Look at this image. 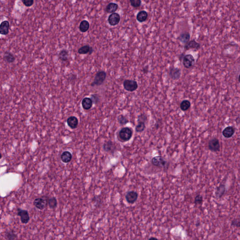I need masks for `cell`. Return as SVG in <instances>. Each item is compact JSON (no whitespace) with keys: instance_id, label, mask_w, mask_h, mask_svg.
<instances>
[{"instance_id":"cell-14","label":"cell","mask_w":240,"mask_h":240,"mask_svg":"<svg viewBox=\"0 0 240 240\" xmlns=\"http://www.w3.org/2000/svg\"><path fill=\"white\" fill-rule=\"evenodd\" d=\"M67 124L71 129H75L77 128L78 124V120L75 116H70L67 120Z\"/></svg>"},{"instance_id":"cell-31","label":"cell","mask_w":240,"mask_h":240,"mask_svg":"<svg viewBox=\"0 0 240 240\" xmlns=\"http://www.w3.org/2000/svg\"><path fill=\"white\" fill-rule=\"evenodd\" d=\"M146 124L144 122H139L135 128V130L137 133H141L143 132L144 130L146 129Z\"/></svg>"},{"instance_id":"cell-41","label":"cell","mask_w":240,"mask_h":240,"mask_svg":"<svg viewBox=\"0 0 240 240\" xmlns=\"http://www.w3.org/2000/svg\"><path fill=\"white\" fill-rule=\"evenodd\" d=\"M238 80H239V82H240V74L239 75V78H238Z\"/></svg>"},{"instance_id":"cell-8","label":"cell","mask_w":240,"mask_h":240,"mask_svg":"<svg viewBox=\"0 0 240 240\" xmlns=\"http://www.w3.org/2000/svg\"><path fill=\"white\" fill-rule=\"evenodd\" d=\"M151 163L154 166L158 168H164L167 163L166 160L161 156H156L153 158L151 160Z\"/></svg>"},{"instance_id":"cell-20","label":"cell","mask_w":240,"mask_h":240,"mask_svg":"<svg viewBox=\"0 0 240 240\" xmlns=\"http://www.w3.org/2000/svg\"><path fill=\"white\" fill-rule=\"evenodd\" d=\"M118 5L117 4L115 3H110L108 4L106 8V12L108 13H113L118 10Z\"/></svg>"},{"instance_id":"cell-32","label":"cell","mask_w":240,"mask_h":240,"mask_svg":"<svg viewBox=\"0 0 240 240\" xmlns=\"http://www.w3.org/2000/svg\"><path fill=\"white\" fill-rule=\"evenodd\" d=\"M130 1L132 7L135 8H137L141 6V0H130Z\"/></svg>"},{"instance_id":"cell-7","label":"cell","mask_w":240,"mask_h":240,"mask_svg":"<svg viewBox=\"0 0 240 240\" xmlns=\"http://www.w3.org/2000/svg\"><path fill=\"white\" fill-rule=\"evenodd\" d=\"M220 144L218 139L214 138L210 140L208 143V148L213 152H218L220 151Z\"/></svg>"},{"instance_id":"cell-23","label":"cell","mask_w":240,"mask_h":240,"mask_svg":"<svg viewBox=\"0 0 240 240\" xmlns=\"http://www.w3.org/2000/svg\"><path fill=\"white\" fill-rule=\"evenodd\" d=\"M179 40L183 44H186L190 39V34L188 32H183L181 33L178 38Z\"/></svg>"},{"instance_id":"cell-19","label":"cell","mask_w":240,"mask_h":240,"mask_svg":"<svg viewBox=\"0 0 240 240\" xmlns=\"http://www.w3.org/2000/svg\"><path fill=\"white\" fill-rule=\"evenodd\" d=\"M72 155L71 153L69 151H65L61 155V158L63 162L67 163L71 161L72 160Z\"/></svg>"},{"instance_id":"cell-15","label":"cell","mask_w":240,"mask_h":240,"mask_svg":"<svg viewBox=\"0 0 240 240\" xmlns=\"http://www.w3.org/2000/svg\"><path fill=\"white\" fill-rule=\"evenodd\" d=\"M93 102H94L91 99L88 97H85L82 100V105L83 108L87 110L91 109L93 105Z\"/></svg>"},{"instance_id":"cell-21","label":"cell","mask_w":240,"mask_h":240,"mask_svg":"<svg viewBox=\"0 0 240 240\" xmlns=\"http://www.w3.org/2000/svg\"><path fill=\"white\" fill-rule=\"evenodd\" d=\"M4 60L7 63H11L14 62L15 61V57L12 53L7 51L4 53Z\"/></svg>"},{"instance_id":"cell-3","label":"cell","mask_w":240,"mask_h":240,"mask_svg":"<svg viewBox=\"0 0 240 240\" xmlns=\"http://www.w3.org/2000/svg\"><path fill=\"white\" fill-rule=\"evenodd\" d=\"M123 87L127 91L133 92L137 90L138 88V84L136 81L133 80L126 79L123 83Z\"/></svg>"},{"instance_id":"cell-5","label":"cell","mask_w":240,"mask_h":240,"mask_svg":"<svg viewBox=\"0 0 240 240\" xmlns=\"http://www.w3.org/2000/svg\"><path fill=\"white\" fill-rule=\"evenodd\" d=\"M18 215L20 217L21 221L23 224H27L30 220V216L28 212L26 210L22 209L21 208H18L17 210Z\"/></svg>"},{"instance_id":"cell-37","label":"cell","mask_w":240,"mask_h":240,"mask_svg":"<svg viewBox=\"0 0 240 240\" xmlns=\"http://www.w3.org/2000/svg\"><path fill=\"white\" fill-rule=\"evenodd\" d=\"M91 97H92V98L91 99H92L93 102H94L95 103L98 102L99 101V96L98 95H91Z\"/></svg>"},{"instance_id":"cell-35","label":"cell","mask_w":240,"mask_h":240,"mask_svg":"<svg viewBox=\"0 0 240 240\" xmlns=\"http://www.w3.org/2000/svg\"><path fill=\"white\" fill-rule=\"evenodd\" d=\"M22 3L26 7H31L34 3V0H22Z\"/></svg>"},{"instance_id":"cell-1","label":"cell","mask_w":240,"mask_h":240,"mask_svg":"<svg viewBox=\"0 0 240 240\" xmlns=\"http://www.w3.org/2000/svg\"><path fill=\"white\" fill-rule=\"evenodd\" d=\"M133 131L131 128L124 127L119 132V139L122 142H127L132 137Z\"/></svg>"},{"instance_id":"cell-33","label":"cell","mask_w":240,"mask_h":240,"mask_svg":"<svg viewBox=\"0 0 240 240\" xmlns=\"http://www.w3.org/2000/svg\"><path fill=\"white\" fill-rule=\"evenodd\" d=\"M147 116L146 114H142L138 116L137 117V122H144L146 123V122L147 121Z\"/></svg>"},{"instance_id":"cell-13","label":"cell","mask_w":240,"mask_h":240,"mask_svg":"<svg viewBox=\"0 0 240 240\" xmlns=\"http://www.w3.org/2000/svg\"><path fill=\"white\" fill-rule=\"evenodd\" d=\"M10 23L8 21H4L0 25V33L4 35H6L9 32Z\"/></svg>"},{"instance_id":"cell-38","label":"cell","mask_w":240,"mask_h":240,"mask_svg":"<svg viewBox=\"0 0 240 240\" xmlns=\"http://www.w3.org/2000/svg\"><path fill=\"white\" fill-rule=\"evenodd\" d=\"M94 49H92V47L91 46V49H90V52H89V53H88L89 55H91V54H92V53L94 52Z\"/></svg>"},{"instance_id":"cell-24","label":"cell","mask_w":240,"mask_h":240,"mask_svg":"<svg viewBox=\"0 0 240 240\" xmlns=\"http://www.w3.org/2000/svg\"><path fill=\"white\" fill-rule=\"evenodd\" d=\"M90 27L89 23L87 20H83L79 25V29L82 32H85L89 30Z\"/></svg>"},{"instance_id":"cell-9","label":"cell","mask_w":240,"mask_h":240,"mask_svg":"<svg viewBox=\"0 0 240 240\" xmlns=\"http://www.w3.org/2000/svg\"><path fill=\"white\" fill-rule=\"evenodd\" d=\"M169 76L173 80H178L181 77V70L179 68H175L174 67H171L169 70Z\"/></svg>"},{"instance_id":"cell-30","label":"cell","mask_w":240,"mask_h":240,"mask_svg":"<svg viewBox=\"0 0 240 240\" xmlns=\"http://www.w3.org/2000/svg\"><path fill=\"white\" fill-rule=\"evenodd\" d=\"M91 46L89 45H85L84 46L81 47L78 50V53L80 55H85L87 53H89L90 52Z\"/></svg>"},{"instance_id":"cell-28","label":"cell","mask_w":240,"mask_h":240,"mask_svg":"<svg viewBox=\"0 0 240 240\" xmlns=\"http://www.w3.org/2000/svg\"><path fill=\"white\" fill-rule=\"evenodd\" d=\"M5 238L6 240H15L18 238V235L13 231H10L5 233Z\"/></svg>"},{"instance_id":"cell-12","label":"cell","mask_w":240,"mask_h":240,"mask_svg":"<svg viewBox=\"0 0 240 240\" xmlns=\"http://www.w3.org/2000/svg\"><path fill=\"white\" fill-rule=\"evenodd\" d=\"M125 198L127 202L130 203H134L137 200L138 194L136 192L131 191L127 193Z\"/></svg>"},{"instance_id":"cell-11","label":"cell","mask_w":240,"mask_h":240,"mask_svg":"<svg viewBox=\"0 0 240 240\" xmlns=\"http://www.w3.org/2000/svg\"><path fill=\"white\" fill-rule=\"evenodd\" d=\"M184 48L185 50H189V49L198 50L200 48V44H199L198 43L196 42L195 40L193 39V40L189 41L188 42L185 44Z\"/></svg>"},{"instance_id":"cell-16","label":"cell","mask_w":240,"mask_h":240,"mask_svg":"<svg viewBox=\"0 0 240 240\" xmlns=\"http://www.w3.org/2000/svg\"><path fill=\"white\" fill-rule=\"evenodd\" d=\"M103 149L105 151L108 153L113 152L115 148V144L111 141H107L103 144Z\"/></svg>"},{"instance_id":"cell-34","label":"cell","mask_w":240,"mask_h":240,"mask_svg":"<svg viewBox=\"0 0 240 240\" xmlns=\"http://www.w3.org/2000/svg\"><path fill=\"white\" fill-rule=\"evenodd\" d=\"M203 202V196L200 195H198L196 196L194 200V203L196 205H201Z\"/></svg>"},{"instance_id":"cell-40","label":"cell","mask_w":240,"mask_h":240,"mask_svg":"<svg viewBox=\"0 0 240 240\" xmlns=\"http://www.w3.org/2000/svg\"><path fill=\"white\" fill-rule=\"evenodd\" d=\"M150 239H150H157V238H156L151 237V238H150V239Z\"/></svg>"},{"instance_id":"cell-26","label":"cell","mask_w":240,"mask_h":240,"mask_svg":"<svg viewBox=\"0 0 240 240\" xmlns=\"http://www.w3.org/2000/svg\"><path fill=\"white\" fill-rule=\"evenodd\" d=\"M48 205L51 209H55L57 206V199L55 197L49 198L48 199Z\"/></svg>"},{"instance_id":"cell-6","label":"cell","mask_w":240,"mask_h":240,"mask_svg":"<svg viewBox=\"0 0 240 240\" xmlns=\"http://www.w3.org/2000/svg\"><path fill=\"white\" fill-rule=\"evenodd\" d=\"M182 60L183 66L186 69L191 68L192 67L194 66L195 63V60L193 56H192L191 54H188L184 56Z\"/></svg>"},{"instance_id":"cell-25","label":"cell","mask_w":240,"mask_h":240,"mask_svg":"<svg viewBox=\"0 0 240 240\" xmlns=\"http://www.w3.org/2000/svg\"><path fill=\"white\" fill-rule=\"evenodd\" d=\"M69 52L65 49L62 50L58 55V58L63 62H66L68 60Z\"/></svg>"},{"instance_id":"cell-17","label":"cell","mask_w":240,"mask_h":240,"mask_svg":"<svg viewBox=\"0 0 240 240\" xmlns=\"http://www.w3.org/2000/svg\"><path fill=\"white\" fill-rule=\"evenodd\" d=\"M234 129L233 127L229 126L225 128L222 132L223 136L226 138H230L232 137L234 133Z\"/></svg>"},{"instance_id":"cell-29","label":"cell","mask_w":240,"mask_h":240,"mask_svg":"<svg viewBox=\"0 0 240 240\" xmlns=\"http://www.w3.org/2000/svg\"><path fill=\"white\" fill-rule=\"evenodd\" d=\"M117 121L121 125H125L129 122V120L123 115H120L117 117Z\"/></svg>"},{"instance_id":"cell-27","label":"cell","mask_w":240,"mask_h":240,"mask_svg":"<svg viewBox=\"0 0 240 240\" xmlns=\"http://www.w3.org/2000/svg\"><path fill=\"white\" fill-rule=\"evenodd\" d=\"M191 106V103L188 100H184L180 104V108L183 111H186L189 109Z\"/></svg>"},{"instance_id":"cell-39","label":"cell","mask_w":240,"mask_h":240,"mask_svg":"<svg viewBox=\"0 0 240 240\" xmlns=\"http://www.w3.org/2000/svg\"><path fill=\"white\" fill-rule=\"evenodd\" d=\"M184 56L183 55V54H181V55L179 56V60H180V61H181L182 60V59H183V57H184Z\"/></svg>"},{"instance_id":"cell-18","label":"cell","mask_w":240,"mask_h":240,"mask_svg":"<svg viewBox=\"0 0 240 240\" xmlns=\"http://www.w3.org/2000/svg\"><path fill=\"white\" fill-rule=\"evenodd\" d=\"M148 13L144 11H140L137 15V20L140 23L146 21L148 18Z\"/></svg>"},{"instance_id":"cell-36","label":"cell","mask_w":240,"mask_h":240,"mask_svg":"<svg viewBox=\"0 0 240 240\" xmlns=\"http://www.w3.org/2000/svg\"><path fill=\"white\" fill-rule=\"evenodd\" d=\"M231 225L233 227H240V221L236 219H234L231 222Z\"/></svg>"},{"instance_id":"cell-2","label":"cell","mask_w":240,"mask_h":240,"mask_svg":"<svg viewBox=\"0 0 240 240\" xmlns=\"http://www.w3.org/2000/svg\"><path fill=\"white\" fill-rule=\"evenodd\" d=\"M106 73L105 71H99L97 72L95 76L94 82L91 84V87L100 86L101 85L106 79Z\"/></svg>"},{"instance_id":"cell-22","label":"cell","mask_w":240,"mask_h":240,"mask_svg":"<svg viewBox=\"0 0 240 240\" xmlns=\"http://www.w3.org/2000/svg\"><path fill=\"white\" fill-rule=\"evenodd\" d=\"M225 191H226V187H225V185L220 184L217 188L215 192L216 196L219 198H220L225 194Z\"/></svg>"},{"instance_id":"cell-4","label":"cell","mask_w":240,"mask_h":240,"mask_svg":"<svg viewBox=\"0 0 240 240\" xmlns=\"http://www.w3.org/2000/svg\"><path fill=\"white\" fill-rule=\"evenodd\" d=\"M48 199L46 196L37 198L33 201V205L38 209L43 210L48 205Z\"/></svg>"},{"instance_id":"cell-10","label":"cell","mask_w":240,"mask_h":240,"mask_svg":"<svg viewBox=\"0 0 240 240\" xmlns=\"http://www.w3.org/2000/svg\"><path fill=\"white\" fill-rule=\"evenodd\" d=\"M121 20V17L117 13H112L108 18V22L111 26H115L119 23Z\"/></svg>"}]
</instances>
